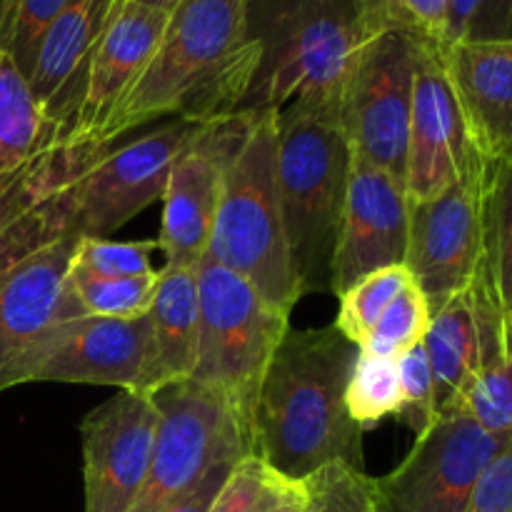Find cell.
Segmentation results:
<instances>
[{
    "label": "cell",
    "instance_id": "38",
    "mask_svg": "<svg viewBox=\"0 0 512 512\" xmlns=\"http://www.w3.org/2000/svg\"><path fill=\"white\" fill-rule=\"evenodd\" d=\"M235 463H238V460H235ZM235 463H223V465H218V468L210 470V473L205 475V478L200 480V483L195 485L190 493H185L178 503L170 505L165 512H208L210 503H213V498L218 495L220 485H223V480L228 478L230 468H233Z\"/></svg>",
    "mask_w": 512,
    "mask_h": 512
},
{
    "label": "cell",
    "instance_id": "41",
    "mask_svg": "<svg viewBox=\"0 0 512 512\" xmlns=\"http://www.w3.org/2000/svg\"><path fill=\"white\" fill-rule=\"evenodd\" d=\"M138 3L153 5V8H163V10H170V13H173V8L180 3V0H138Z\"/></svg>",
    "mask_w": 512,
    "mask_h": 512
},
{
    "label": "cell",
    "instance_id": "8",
    "mask_svg": "<svg viewBox=\"0 0 512 512\" xmlns=\"http://www.w3.org/2000/svg\"><path fill=\"white\" fill-rule=\"evenodd\" d=\"M423 40L378 33L360 53L343 100V128L358 158L405 183L415 68Z\"/></svg>",
    "mask_w": 512,
    "mask_h": 512
},
{
    "label": "cell",
    "instance_id": "40",
    "mask_svg": "<svg viewBox=\"0 0 512 512\" xmlns=\"http://www.w3.org/2000/svg\"><path fill=\"white\" fill-rule=\"evenodd\" d=\"M308 510V495H305V485L295 480L273 505L265 512H305Z\"/></svg>",
    "mask_w": 512,
    "mask_h": 512
},
{
    "label": "cell",
    "instance_id": "3",
    "mask_svg": "<svg viewBox=\"0 0 512 512\" xmlns=\"http://www.w3.org/2000/svg\"><path fill=\"white\" fill-rule=\"evenodd\" d=\"M375 35L363 0H248L258 63L238 113L308 108L343 120L345 90Z\"/></svg>",
    "mask_w": 512,
    "mask_h": 512
},
{
    "label": "cell",
    "instance_id": "34",
    "mask_svg": "<svg viewBox=\"0 0 512 512\" xmlns=\"http://www.w3.org/2000/svg\"><path fill=\"white\" fill-rule=\"evenodd\" d=\"M68 5L70 0H10L0 23V48L10 53L25 78L33 65L38 40Z\"/></svg>",
    "mask_w": 512,
    "mask_h": 512
},
{
    "label": "cell",
    "instance_id": "23",
    "mask_svg": "<svg viewBox=\"0 0 512 512\" xmlns=\"http://www.w3.org/2000/svg\"><path fill=\"white\" fill-rule=\"evenodd\" d=\"M198 268L158 270L153 308H150V343L140 393L190 380L198 363Z\"/></svg>",
    "mask_w": 512,
    "mask_h": 512
},
{
    "label": "cell",
    "instance_id": "43",
    "mask_svg": "<svg viewBox=\"0 0 512 512\" xmlns=\"http://www.w3.org/2000/svg\"><path fill=\"white\" fill-rule=\"evenodd\" d=\"M305 512H308V510H305Z\"/></svg>",
    "mask_w": 512,
    "mask_h": 512
},
{
    "label": "cell",
    "instance_id": "20",
    "mask_svg": "<svg viewBox=\"0 0 512 512\" xmlns=\"http://www.w3.org/2000/svg\"><path fill=\"white\" fill-rule=\"evenodd\" d=\"M423 345L433 370L438 415H445L480 370L508 353L505 320L480 270L468 288L435 310Z\"/></svg>",
    "mask_w": 512,
    "mask_h": 512
},
{
    "label": "cell",
    "instance_id": "24",
    "mask_svg": "<svg viewBox=\"0 0 512 512\" xmlns=\"http://www.w3.org/2000/svg\"><path fill=\"white\" fill-rule=\"evenodd\" d=\"M60 133L23 70L0 48V178L28 165Z\"/></svg>",
    "mask_w": 512,
    "mask_h": 512
},
{
    "label": "cell",
    "instance_id": "11",
    "mask_svg": "<svg viewBox=\"0 0 512 512\" xmlns=\"http://www.w3.org/2000/svg\"><path fill=\"white\" fill-rule=\"evenodd\" d=\"M510 435H493L465 415H438L403 463L375 480L385 512H463Z\"/></svg>",
    "mask_w": 512,
    "mask_h": 512
},
{
    "label": "cell",
    "instance_id": "5",
    "mask_svg": "<svg viewBox=\"0 0 512 512\" xmlns=\"http://www.w3.org/2000/svg\"><path fill=\"white\" fill-rule=\"evenodd\" d=\"M353 148L338 115L278 113V193L300 293H330Z\"/></svg>",
    "mask_w": 512,
    "mask_h": 512
},
{
    "label": "cell",
    "instance_id": "6",
    "mask_svg": "<svg viewBox=\"0 0 512 512\" xmlns=\"http://www.w3.org/2000/svg\"><path fill=\"white\" fill-rule=\"evenodd\" d=\"M198 298V363L190 380L218 393L250 438L260 383L290 330V313L208 258L198 265Z\"/></svg>",
    "mask_w": 512,
    "mask_h": 512
},
{
    "label": "cell",
    "instance_id": "42",
    "mask_svg": "<svg viewBox=\"0 0 512 512\" xmlns=\"http://www.w3.org/2000/svg\"><path fill=\"white\" fill-rule=\"evenodd\" d=\"M8 5H10V0H0V23H3V15H5V10H8Z\"/></svg>",
    "mask_w": 512,
    "mask_h": 512
},
{
    "label": "cell",
    "instance_id": "10",
    "mask_svg": "<svg viewBox=\"0 0 512 512\" xmlns=\"http://www.w3.org/2000/svg\"><path fill=\"white\" fill-rule=\"evenodd\" d=\"M485 183L488 160L428 200L410 203L405 265L438 310L478 275L485 253Z\"/></svg>",
    "mask_w": 512,
    "mask_h": 512
},
{
    "label": "cell",
    "instance_id": "39",
    "mask_svg": "<svg viewBox=\"0 0 512 512\" xmlns=\"http://www.w3.org/2000/svg\"><path fill=\"white\" fill-rule=\"evenodd\" d=\"M483 0H450L448 3V18H445V35H443V48L460 43L468 38L470 25H473L475 15H478Z\"/></svg>",
    "mask_w": 512,
    "mask_h": 512
},
{
    "label": "cell",
    "instance_id": "28",
    "mask_svg": "<svg viewBox=\"0 0 512 512\" xmlns=\"http://www.w3.org/2000/svg\"><path fill=\"white\" fill-rule=\"evenodd\" d=\"M65 288L85 315L138 318L150 313L158 288V270L140 278H98L70 265Z\"/></svg>",
    "mask_w": 512,
    "mask_h": 512
},
{
    "label": "cell",
    "instance_id": "29",
    "mask_svg": "<svg viewBox=\"0 0 512 512\" xmlns=\"http://www.w3.org/2000/svg\"><path fill=\"white\" fill-rule=\"evenodd\" d=\"M445 415H465L488 433L512 435V350L480 370Z\"/></svg>",
    "mask_w": 512,
    "mask_h": 512
},
{
    "label": "cell",
    "instance_id": "7",
    "mask_svg": "<svg viewBox=\"0 0 512 512\" xmlns=\"http://www.w3.org/2000/svg\"><path fill=\"white\" fill-rule=\"evenodd\" d=\"M160 410L153 460L130 512H165L223 463L250 453V438L228 403L195 380L153 393Z\"/></svg>",
    "mask_w": 512,
    "mask_h": 512
},
{
    "label": "cell",
    "instance_id": "14",
    "mask_svg": "<svg viewBox=\"0 0 512 512\" xmlns=\"http://www.w3.org/2000/svg\"><path fill=\"white\" fill-rule=\"evenodd\" d=\"M158 425V403L140 390H120L85 415V512H130L148 478Z\"/></svg>",
    "mask_w": 512,
    "mask_h": 512
},
{
    "label": "cell",
    "instance_id": "2",
    "mask_svg": "<svg viewBox=\"0 0 512 512\" xmlns=\"http://www.w3.org/2000/svg\"><path fill=\"white\" fill-rule=\"evenodd\" d=\"M258 50L248 38V0H180L158 53L123 100L100 143L178 115L218 123L238 113L253 80Z\"/></svg>",
    "mask_w": 512,
    "mask_h": 512
},
{
    "label": "cell",
    "instance_id": "36",
    "mask_svg": "<svg viewBox=\"0 0 512 512\" xmlns=\"http://www.w3.org/2000/svg\"><path fill=\"white\" fill-rule=\"evenodd\" d=\"M463 512H512V435L480 473Z\"/></svg>",
    "mask_w": 512,
    "mask_h": 512
},
{
    "label": "cell",
    "instance_id": "26",
    "mask_svg": "<svg viewBox=\"0 0 512 512\" xmlns=\"http://www.w3.org/2000/svg\"><path fill=\"white\" fill-rule=\"evenodd\" d=\"M345 405L363 433L388 418H403L405 398L398 358H380L358 350L345 388Z\"/></svg>",
    "mask_w": 512,
    "mask_h": 512
},
{
    "label": "cell",
    "instance_id": "27",
    "mask_svg": "<svg viewBox=\"0 0 512 512\" xmlns=\"http://www.w3.org/2000/svg\"><path fill=\"white\" fill-rule=\"evenodd\" d=\"M415 283L413 273L408 265H388V268L373 270V273L363 275L358 283L350 285L343 295H340V310L335 318V328L345 335L353 345H363L370 330L380 320L390 303Z\"/></svg>",
    "mask_w": 512,
    "mask_h": 512
},
{
    "label": "cell",
    "instance_id": "13",
    "mask_svg": "<svg viewBox=\"0 0 512 512\" xmlns=\"http://www.w3.org/2000/svg\"><path fill=\"white\" fill-rule=\"evenodd\" d=\"M150 343V313L138 318L75 315L58 320L18 373L25 383L110 385L140 390Z\"/></svg>",
    "mask_w": 512,
    "mask_h": 512
},
{
    "label": "cell",
    "instance_id": "12",
    "mask_svg": "<svg viewBox=\"0 0 512 512\" xmlns=\"http://www.w3.org/2000/svg\"><path fill=\"white\" fill-rule=\"evenodd\" d=\"M203 125L183 118L170 120L143 138L105 150L75 195V235L108 238L163 198L170 168Z\"/></svg>",
    "mask_w": 512,
    "mask_h": 512
},
{
    "label": "cell",
    "instance_id": "33",
    "mask_svg": "<svg viewBox=\"0 0 512 512\" xmlns=\"http://www.w3.org/2000/svg\"><path fill=\"white\" fill-rule=\"evenodd\" d=\"M160 250L155 240L115 243L108 238H78L73 250V268L98 278H140L155 273L150 255Z\"/></svg>",
    "mask_w": 512,
    "mask_h": 512
},
{
    "label": "cell",
    "instance_id": "31",
    "mask_svg": "<svg viewBox=\"0 0 512 512\" xmlns=\"http://www.w3.org/2000/svg\"><path fill=\"white\" fill-rule=\"evenodd\" d=\"M308 512H385L375 478L350 463H330L303 480Z\"/></svg>",
    "mask_w": 512,
    "mask_h": 512
},
{
    "label": "cell",
    "instance_id": "18",
    "mask_svg": "<svg viewBox=\"0 0 512 512\" xmlns=\"http://www.w3.org/2000/svg\"><path fill=\"white\" fill-rule=\"evenodd\" d=\"M168 20L170 10L153 8L138 0L115 3L113 15L90 55L83 98L65 138L103 145V130L148 70Z\"/></svg>",
    "mask_w": 512,
    "mask_h": 512
},
{
    "label": "cell",
    "instance_id": "4",
    "mask_svg": "<svg viewBox=\"0 0 512 512\" xmlns=\"http://www.w3.org/2000/svg\"><path fill=\"white\" fill-rule=\"evenodd\" d=\"M205 258L243 275L265 300L293 313L303 298L290 265L278 193V113H238Z\"/></svg>",
    "mask_w": 512,
    "mask_h": 512
},
{
    "label": "cell",
    "instance_id": "35",
    "mask_svg": "<svg viewBox=\"0 0 512 512\" xmlns=\"http://www.w3.org/2000/svg\"><path fill=\"white\" fill-rule=\"evenodd\" d=\"M400 385H403L405 410L403 420H408L415 433H423L435 418H438V405H435V383L433 370H430L425 345L418 343L398 355Z\"/></svg>",
    "mask_w": 512,
    "mask_h": 512
},
{
    "label": "cell",
    "instance_id": "16",
    "mask_svg": "<svg viewBox=\"0 0 512 512\" xmlns=\"http://www.w3.org/2000/svg\"><path fill=\"white\" fill-rule=\"evenodd\" d=\"M408 225L410 200L405 183L353 153L330 293L340 298L363 275L405 263Z\"/></svg>",
    "mask_w": 512,
    "mask_h": 512
},
{
    "label": "cell",
    "instance_id": "25",
    "mask_svg": "<svg viewBox=\"0 0 512 512\" xmlns=\"http://www.w3.org/2000/svg\"><path fill=\"white\" fill-rule=\"evenodd\" d=\"M485 283L498 303L512 350V158L488 163L485 183Z\"/></svg>",
    "mask_w": 512,
    "mask_h": 512
},
{
    "label": "cell",
    "instance_id": "15",
    "mask_svg": "<svg viewBox=\"0 0 512 512\" xmlns=\"http://www.w3.org/2000/svg\"><path fill=\"white\" fill-rule=\"evenodd\" d=\"M465 123L453 83L438 45L420 43L415 68L413 113H410L405 193L408 200H428L458 180L465 170L483 163Z\"/></svg>",
    "mask_w": 512,
    "mask_h": 512
},
{
    "label": "cell",
    "instance_id": "30",
    "mask_svg": "<svg viewBox=\"0 0 512 512\" xmlns=\"http://www.w3.org/2000/svg\"><path fill=\"white\" fill-rule=\"evenodd\" d=\"M433 310H430L428 298L418 283H410L393 303L385 308L375 328L365 338V343L358 350L380 358H398L413 345L423 343L428 335Z\"/></svg>",
    "mask_w": 512,
    "mask_h": 512
},
{
    "label": "cell",
    "instance_id": "1",
    "mask_svg": "<svg viewBox=\"0 0 512 512\" xmlns=\"http://www.w3.org/2000/svg\"><path fill=\"white\" fill-rule=\"evenodd\" d=\"M355 358L335 325L288 330L260 383L250 453L300 483L330 463L363 468V430L345 405Z\"/></svg>",
    "mask_w": 512,
    "mask_h": 512
},
{
    "label": "cell",
    "instance_id": "9",
    "mask_svg": "<svg viewBox=\"0 0 512 512\" xmlns=\"http://www.w3.org/2000/svg\"><path fill=\"white\" fill-rule=\"evenodd\" d=\"M108 148L60 133L28 165L0 178V275L75 235V195Z\"/></svg>",
    "mask_w": 512,
    "mask_h": 512
},
{
    "label": "cell",
    "instance_id": "17",
    "mask_svg": "<svg viewBox=\"0 0 512 512\" xmlns=\"http://www.w3.org/2000/svg\"><path fill=\"white\" fill-rule=\"evenodd\" d=\"M240 130V115L203 130L178 155L163 190V225L158 245L168 268H198L208 255L223 168Z\"/></svg>",
    "mask_w": 512,
    "mask_h": 512
},
{
    "label": "cell",
    "instance_id": "22",
    "mask_svg": "<svg viewBox=\"0 0 512 512\" xmlns=\"http://www.w3.org/2000/svg\"><path fill=\"white\" fill-rule=\"evenodd\" d=\"M440 53L475 148L488 163L512 158V40H460Z\"/></svg>",
    "mask_w": 512,
    "mask_h": 512
},
{
    "label": "cell",
    "instance_id": "21",
    "mask_svg": "<svg viewBox=\"0 0 512 512\" xmlns=\"http://www.w3.org/2000/svg\"><path fill=\"white\" fill-rule=\"evenodd\" d=\"M118 0H70L35 48L28 83L50 123L70 133L83 98L90 55Z\"/></svg>",
    "mask_w": 512,
    "mask_h": 512
},
{
    "label": "cell",
    "instance_id": "32",
    "mask_svg": "<svg viewBox=\"0 0 512 512\" xmlns=\"http://www.w3.org/2000/svg\"><path fill=\"white\" fill-rule=\"evenodd\" d=\"M293 483L263 458L248 453L230 468L208 512H265Z\"/></svg>",
    "mask_w": 512,
    "mask_h": 512
},
{
    "label": "cell",
    "instance_id": "37",
    "mask_svg": "<svg viewBox=\"0 0 512 512\" xmlns=\"http://www.w3.org/2000/svg\"><path fill=\"white\" fill-rule=\"evenodd\" d=\"M465 40H512V0H483Z\"/></svg>",
    "mask_w": 512,
    "mask_h": 512
},
{
    "label": "cell",
    "instance_id": "19",
    "mask_svg": "<svg viewBox=\"0 0 512 512\" xmlns=\"http://www.w3.org/2000/svg\"><path fill=\"white\" fill-rule=\"evenodd\" d=\"M78 235L60 238L0 275V393L18 385L35 345L58 320L85 315L65 288Z\"/></svg>",
    "mask_w": 512,
    "mask_h": 512
}]
</instances>
